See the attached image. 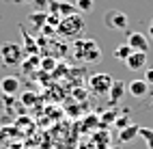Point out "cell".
Segmentation results:
<instances>
[{"instance_id":"1","label":"cell","mask_w":153,"mask_h":149,"mask_svg":"<svg viewBox=\"0 0 153 149\" xmlns=\"http://www.w3.org/2000/svg\"><path fill=\"white\" fill-rule=\"evenodd\" d=\"M84 17L80 15V13H74V15H67V17H60V22L56 26V35L58 37H63V39H80L84 33Z\"/></svg>"},{"instance_id":"2","label":"cell","mask_w":153,"mask_h":149,"mask_svg":"<svg viewBox=\"0 0 153 149\" xmlns=\"http://www.w3.org/2000/svg\"><path fill=\"white\" fill-rule=\"evenodd\" d=\"M71 52H74V56L78 61H84V63H95L101 58V48L93 39H76Z\"/></svg>"},{"instance_id":"3","label":"cell","mask_w":153,"mask_h":149,"mask_svg":"<svg viewBox=\"0 0 153 149\" xmlns=\"http://www.w3.org/2000/svg\"><path fill=\"white\" fill-rule=\"evenodd\" d=\"M24 58V45L17 41H4L2 48H0V61L9 67H15L22 63Z\"/></svg>"},{"instance_id":"4","label":"cell","mask_w":153,"mask_h":149,"mask_svg":"<svg viewBox=\"0 0 153 149\" xmlns=\"http://www.w3.org/2000/svg\"><path fill=\"white\" fill-rule=\"evenodd\" d=\"M104 24L108 31H125L129 24V17L125 15V11H119V9H110L104 13Z\"/></svg>"},{"instance_id":"5","label":"cell","mask_w":153,"mask_h":149,"mask_svg":"<svg viewBox=\"0 0 153 149\" xmlns=\"http://www.w3.org/2000/svg\"><path fill=\"white\" fill-rule=\"evenodd\" d=\"M110 86H112V76L110 74H93L91 80H88V89L95 95H106L110 91Z\"/></svg>"},{"instance_id":"6","label":"cell","mask_w":153,"mask_h":149,"mask_svg":"<svg viewBox=\"0 0 153 149\" xmlns=\"http://www.w3.org/2000/svg\"><path fill=\"white\" fill-rule=\"evenodd\" d=\"M48 11L56 13L58 17H67V15L78 13V9H76V4L65 2V0H50V2H48Z\"/></svg>"},{"instance_id":"7","label":"cell","mask_w":153,"mask_h":149,"mask_svg":"<svg viewBox=\"0 0 153 149\" xmlns=\"http://www.w3.org/2000/svg\"><path fill=\"white\" fill-rule=\"evenodd\" d=\"M110 141H112V134L108 132V127H99V130H95L93 136H91V145H93V149H108Z\"/></svg>"},{"instance_id":"8","label":"cell","mask_w":153,"mask_h":149,"mask_svg":"<svg viewBox=\"0 0 153 149\" xmlns=\"http://www.w3.org/2000/svg\"><path fill=\"white\" fill-rule=\"evenodd\" d=\"M123 63H125V67L129 69V72L145 69V65H147V52H131Z\"/></svg>"},{"instance_id":"9","label":"cell","mask_w":153,"mask_h":149,"mask_svg":"<svg viewBox=\"0 0 153 149\" xmlns=\"http://www.w3.org/2000/svg\"><path fill=\"white\" fill-rule=\"evenodd\" d=\"M127 43H129V48L134 50V52H149V39L142 33H129Z\"/></svg>"},{"instance_id":"10","label":"cell","mask_w":153,"mask_h":149,"mask_svg":"<svg viewBox=\"0 0 153 149\" xmlns=\"http://www.w3.org/2000/svg\"><path fill=\"white\" fill-rule=\"evenodd\" d=\"M125 82L123 80H112V86H110V91H108V95H110V104L114 106V104H119L121 99H123V95H125Z\"/></svg>"},{"instance_id":"11","label":"cell","mask_w":153,"mask_h":149,"mask_svg":"<svg viewBox=\"0 0 153 149\" xmlns=\"http://www.w3.org/2000/svg\"><path fill=\"white\" fill-rule=\"evenodd\" d=\"M127 91H129L131 97L142 99V97H147V93H149V84H147L145 80H131V82L127 84Z\"/></svg>"},{"instance_id":"12","label":"cell","mask_w":153,"mask_h":149,"mask_svg":"<svg viewBox=\"0 0 153 149\" xmlns=\"http://www.w3.org/2000/svg\"><path fill=\"white\" fill-rule=\"evenodd\" d=\"M0 91L15 97V93L19 91V78H15V76H4L2 80H0Z\"/></svg>"},{"instance_id":"13","label":"cell","mask_w":153,"mask_h":149,"mask_svg":"<svg viewBox=\"0 0 153 149\" xmlns=\"http://www.w3.org/2000/svg\"><path fill=\"white\" fill-rule=\"evenodd\" d=\"M138 130H140V125H136V123L125 125L123 130H119V141H121V143H131V141L138 136Z\"/></svg>"},{"instance_id":"14","label":"cell","mask_w":153,"mask_h":149,"mask_svg":"<svg viewBox=\"0 0 153 149\" xmlns=\"http://www.w3.org/2000/svg\"><path fill=\"white\" fill-rule=\"evenodd\" d=\"M22 72L24 74H30V72H35V69L41 65V58H39L37 54H30V56H26V58H22Z\"/></svg>"},{"instance_id":"15","label":"cell","mask_w":153,"mask_h":149,"mask_svg":"<svg viewBox=\"0 0 153 149\" xmlns=\"http://www.w3.org/2000/svg\"><path fill=\"white\" fill-rule=\"evenodd\" d=\"M45 17H48V11H33L28 15V22L33 24L35 31H41L43 24H45Z\"/></svg>"},{"instance_id":"16","label":"cell","mask_w":153,"mask_h":149,"mask_svg":"<svg viewBox=\"0 0 153 149\" xmlns=\"http://www.w3.org/2000/svg\"><path fill=\"white\" fill-rule=\"evenodd\" d=\"M131 52H134V50H131L129 43L125 41V43H119V45L114 48V52H112V54H114V58H119V61H125V58H127Z\"/></svg>"},{"instance_id":"17","label":"cell","mask_w":153,"mask_h":149,"mask_svg":"<svg viewBox=\"0 0 153 149\" xmlns=\"http://www.w3.org/2000/svg\"><path fill=\"white\" fill-rule=\"evenodd\" d=\"M117 117H119V112L110 108V110H106L104 115L99 117V125H101V127H108L110 123H114V119H117Z\"/></svg>"},{"instance_id":"18","label":"cell","mask_w":153,"mask_h":149,"mask_svg":"<svg viewBox=\"0 0 153 149\" xmlns=\"http://www.w3.org/2000/svg\"><path fill=\"white\" fill-rule=\"evenodd\" d=\"M13 104H15V97H13V95H7V93H2V91H0V110L9 112Z\"/></svg>"},{"instance_id":"19","label":"cell","mask_w":153,"mask_h":149,"mask_svg":"<svg viewBox=\"0 0 153 149\" xmlns=\"http://www.w3.org/2000/svg\"><path fill=\"white\" fill-rule=\"evenodd\" d=\"M22 35H24V41H26V52H28V54H37V52H39L37 41L28 35V31H22Z\"/></svg>"},{"instance_id":"20","label":"cell","mask_w":153,"mask_h":149,"mask_svg":"<svg viewBox=\"0 0 153 149\" xmlns=\"http://www.w3.org/2000/svg\"><path fill=\"white\" fill-rule=\"evenodd\" d=\"M76 9L78 13H88L95 9V0H76Z\"/></svg>"},{"instance_id":"21","label":"cell","mask_w":153,"mask_h":149,"mask_svg":"<svg viewBox=\"0 0 153 149\" xmlns=\"http://www.w3.org/2000/svg\"><path fill=\"white\" fill-rule=\"evenodd\" d=\"M138 136H142V141L147 143V149H153V130L151 127H140Z\"/></svg>"},{"instance_id":"22","label":"cell","mask_w":153,"mask_h":149,"mask_svg":"<svg viewBox=\"0 0 153 149\" xmlns=\"http://www.w3.org/2000/svg\"><path fill=\"white\" fill-rule=\"evenodd\" d=\"M58 22H60V17H58L56 13H48V17H45V26L56 28V26H58Z\"/></svg>"},{"instance_id":"23","label":"cell","mask_w":153,"mask_h":149,"mask_svg":"<svg viewBox=\"0 0 153 149\" xmlns=\"http://www.w3.org/2000/svg\"><path fill=\"white\" fill-rule=\"evenodd\" d=\"M114 125L119 127V130H123L125 125H129V119H127V115H123V117H117V119H114Z\"/></svg>"},{"instance_id":"24","label":"cell","mask_w":153,"mask_h":149,"mask_svg":"<svg viewBox=\"0 0 153 149\" xmlns=\"http://www.w3.org/2000/svg\"><path fill=\"white\" fill-rule=\"evenodd\" d=\"M35 97H37V95H35V93H30V91H28V93H24V95H22V104H24V106L35 104Z\"/></svg>"},{"instance_id":"25","label":"cell","mask_w":153,"mask_h":149,"mask_svg":"<svg viewBox=\"0 0 153 149\" xmlns=\"http://www.w3.org/2000/svg\"><path fill=\"white\" fill-rule=\"evenodd\" d=\"M48 2L50 0H33V7L37 11H43V9H48Z\"/></svg>"},{"instance_id":"26","label":"cell","mask_w":153,"mask_h":149,"mask_svg":"<svg viewBox=\"0 0 153 149\" xmlns=\"http://www.w3.org/2000/svg\"><path fill=\"white\" fill-rule=\"evenodd\" d=\"M142 80H145V82H147L149 86L153 84V67H151V69H147V72H145V78H142Z\"/></svg>"},{"instance_id":"27","label":"cell","mask_w":153,"mask_h":149,"mask_svg":"<svg viewBox=\"0 0 153 149\" xmlns=\"http://www.w3.org/2000/svg\"><path fill=\"white\" fill-rule=\"evenodd\" d=\"M41 67L43 69H52L54 67V58H45V61H41Z\"/></svg>"},{"instance_id":"28","label":"cell","mask_w":153,"mask_h":149,"mask_svg":"<svg viewBox=\"0 0 153 149\" xmlns=\"http://www.w3.org/2000/svg\"><path fill=\"white\" fill-rule=\"evenodd\" d=\"M149 37L153 39V19H151V24H149Z\"/></svg>"},{"instance_id":"29","label":"cell","mask_w":153,"mask_h":149,"mask_svg":"<svg viewBox=\"0 0 153 149\" xmlns=\"http://www.w3.org/2000/svg\"><path fill=\"white\" fill-rule=\"evenodd\" d=\"M17 4H22V2H33V0H15Z\"/></svg>"},{"instance_id":"30","label":"cell","mask_w":153,"mask_h":149,"mask_svg":"<svg viewBox=\"0 0 153 149\" xmlns=\"http://www.w3.org/2000/svg\"><path fill=\"white\" fill-rule=\"evenodd\" d=\"M108 149H121V147H119V145H110Z\"/></svg>"}]
</instances>
